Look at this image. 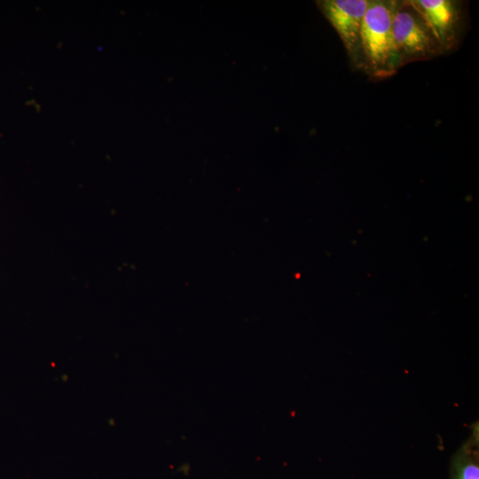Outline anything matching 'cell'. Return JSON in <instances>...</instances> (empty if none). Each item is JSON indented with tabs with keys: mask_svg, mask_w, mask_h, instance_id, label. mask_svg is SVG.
Instances as JSON below:
<instances>
[{
	"mask_svg": "<svg viewBox=\"0 0 479 479\" xmlns=\"http://www.w3.org/2000/svg\"><path fill=\"white\" fill-rule=\"evenodd\" d=\"M395 2L370 1L362 23L360 57L375 77L391 75L401 66L392 33Z\"/></svg>",
	"mask_w": 479,
	"mask_h": 479,
	"instance_id": "6da1fadb",
	"label": "cell"
},
{
	"mask_svg": "<svg viewBox=\"0 0 479 479\" xmlns=\"http://www.w3.org/2000/svg\"><path fill=\"white\" fill-rule=\"evenodd\" d=\"M392 33L400 65L426 59L441 51L425 20L408 1L395 2Z\"/></svg>",
	"mask_w": 479,
	"mask_h": 479,
	"instance_id": "7a4b0ae2",
	"label": "cell"
},
{
	"mask_svg": "<svg viewBox=\"0 0 479 479\" xmlns=\"http://www.w3.org/2000/svg\"><path fill=\"white\" fill-rule=\"evenodd\" d=\"M371 0H324L318 5L337 32L349 57H360V33Z\"/></svg>",
	"mask_w": 479,
	"mask_h": 479,
	"instance_id": "3957f363",
	"label": "cell"
},
{
	"mask_svg": "<svg viewBox=\"0 0 479 479\" xmlns=\"http://www.w3.org/2000/svg\"><path fill=\"white\" fill-rule=\"evenodd\" d=\"M410 4L422 17L441 51L451 49L457 41L460 12L451 0H411Z\"/></svg>",
	"mask_w": 479,
	"mask_h": 479,
	"instance_id": "277c9868",
	"label": "cell"
},
{
	"mask_svg": "<svg viewBox=\"0 0 479 479\" xmlns=\"http://www.w3.org/2000/svg\"><path fill=\"white\" fill-rule=\"evenodd\" d=\"M456 479H479V467L474 460H463L457 467Z\"/></svg>",
	"mask_w": 479,
	"mask_h": 479,
	"instance_id": "5b68a950",
	"label": "cell"
}]
</instances>
